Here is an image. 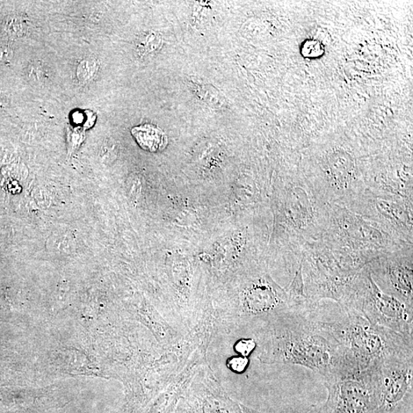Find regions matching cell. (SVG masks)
Wrapping results in <instances>:
<instances>
[{
  "instance_id": "6da1fadb",
  "label": "cell",
  "mask_w": 413,
  "mask_h": 413,
  "mask_svg": "<svg viewBox=\"0 0 413 413\" xmlns=\"http://www.w3.org/2000/svg\"><path fill=\"white\" fill-rule=\"evenodd\" d=\"M317 313L291 311L277 317L262 359L308 368L322 376L351 371L336 339Z\"/></svg>"
},
{
  "instance_id": "7a4b0ae2",
  "label": "cell",
  "mask_w": 413,
  "mask_h": 413,
  "mask_svg": "<svg viewBox=\"0 0 413 413\" xmlns=\"http://www.w3.org/2000/svg\"><path fill=\"white\" fill-rule=\"evenodd\" d=\"M324 323L354 371H365L389 358L413 354V338L369 323L357 314L342 311L338 320Z\"/></svg>"
},
{
  "instance_id": "3957f363",
  "label": "cell",
  "mask_w": 413,
  "mask_h": 413,
  "mask_svg": "<svg viewBox=\"0 0 413 413\" xmlns=\"http://www.w3.org/2000/svg\"><path fill=\"white\" fill-rule=\"evenodd\" d=\"M338 306L345 313L357 314L369 323L413 338V307L383 292L369 264L355 277Z\"/></svg>"
},
{
  "instance_id": "277c9868",
  "label": "cell",
  "mask_w": 413,
  "mask_h": 413,
  "mask_svg": "<svg viewBox=\"0 0 413 413\" xmlns=\"http://www.w3.org/2000/svg\"><path fill=\"white\" fill-rule=\"evenodd\" d=\"M322 241L332 249L358 253L372 261L412 246L398 240L378 224L349 208L330 205Z\"/></svg>"
},
{
  "instance_id": "5b68a950",
  "label": "cell",
  "mask_w": 413,
  "mask_h": 413,
  "mask_svg": "<svg viewBox=\"0 0 413 413\" xmlns=\"http://www.w3.org/2000/svg\"><path fill=\"white\" fill-rule=\"evenodd\" d=\"M371 413H413V354L369 369Z\"/></svg>"
},
{
  "instance_id": "8992f818",
  "label": "cell",
  "mask_w": 413,
  "mask_h": 413,
  "mask_svg": "<svg viewBox=\"0 0 413 413\" xmlns=\"http://www.w3.org/2000/svg\"><path fill=\"white\" fill-rule=\"evenodd\" d=\"M347 208L378 224L398 240L412 244V201L367 190Z\"/></svg>"
},
{
  "instance_id": "52a82bcc",
  "label": "cell",
  "mask_w": 413,
  "mask_h": 413,
  "mask_svg": "<svg viewBox=\"0 0 413 413\" xmlns=\"http://www.w3.org/2000/svg\"><path fill=\"white\" fill-rule=\"evenodd\" d=\"M324 383L328 398L322 413H371L369 369L333 375Z\"/></svg>"
},
{
  "instance_id": "ba28073f",
  "label": "cell",
  "mask_w": 413,
  "mask_h": 413,
  "mask_svg": "<svg viewBox=\"0 0 413 413\" xmlns=\"http://www.w3.org/2000/svg\"><path fill=\"white\" fill-rule=\"evenodd\" d=\"M412 246L390 252L369 264L383 292L413 307Z\"/></svg>"
},
{
  "instance_id": "9c48e42d",
  "label": "cell",
  "mask_w": 413,
  "mask_h": 413,
  "mask_svg": "<svg viewBox=\"0 0 413 413\" xmlns=\"http://www.w3.org/2000/svg\"><path fill=\"white\" fill-rule=\"evenodd\" d=\"M193 403L192 413H259L246 408L221 393L200 394Z\"/></svg>"
},
{
  "instance_id": "30bf717a",
  "label": "cell",
  "mask_w": 413,
  "mask_h": 413,
  "mask_svg": "<svg viewBox=\"0 0 413 413\" xmlns=\"http://www.w3.org/2000/svg\"><path fill=\"white\" fill-rule=\"evenodd\" d=\"M132 134L143 149L153 153L164 149L167 145V137L160 129L154 126L136 127L133 129Z\"/></svg>"
},
{
  "instance_id": "8fae6325",
  "label": "cell",
  "mask_w": 413,
  "mask_h": 413,
  "mask_svg": "<svg viewBox=\"0 0 413 413\" xmlns=\"http://www.w3.org/2000/svg\"><path fill=\"white\" fill-rule=\"evenodd\" d=\"M99 69L96 60L84 59L80 62L77 68V77L81 83H89L95 78Z\"/></svg>"
},
{
  "instance_id": "7c38bea8",
  "label": "cell",
  "mask_w": 413,
  "mask_h": 413,
  "mask_svg": "<svg viewBox=\"0 0 413 413\" xmlns=\"http://www.w3.org/2000/svg\"><path fill=\"white\" fill-rule=\"evenodd\" d=\"M256 345L255 340L250 338L241 339L236 343L235 351L240 354L241 356L248 358L255 351Z\"/></svg>"
},
{
  "instance_id": "4fadbf2b",
  "label": "cell",
  "mask_w": 413,
  "mask_h": 413,
  "mask_svg": "<svg viewBox=\"0 0 413 413\" xmlns=\"http://www.w3.org/2000/svg\"><path fill=\"white\" fill-rule=\"evenodd\" d=\"M323 52L324 49L321 43L316 40L306 42L302 48L303 55L308 57L320 56Z\"/></svg>"
},
{
  "instance_id": "5bb4252c",
  "label": "cell",
  "mask_w": 413,
  "mask_h": 413,
  "mask_svg": "<svg viewBox=\"0 0 413 413\" xmlns=\"http://www.w3.org/2000/svg\"><path fill=\"white\" fill-rule=\"evenodd\" d=\"M249 360L248 358L239 356L232 358L229 360V367L232 371L237 373H242L248 367Z\"/></svg>"
},
{
  "instance_id": "9a60e30c",
  "label": "cell",
  "mask_w": 413,
  "mask_h": 413,
  "mask_svg": "<svg viewBox=\"0 0 413 413\" xmlns=\"http://www.w3.org/2000/svg\"><path fill=\"white\" fill-rule=\"evenodd\" d=\"M160 39H158V36L155 34H150L145 38L142 43L143 48L145 52H153V51L158 48Z\"/></svg>"
},
{
  "instance_id": "2e32d148",
  "label": "cell",
  "mask_w": 413,
  "mask_h": 413,
  "mask_svg": "<svg viewBox=\"0 0 413 413\" xmlns=\"http://www.w3.org/2000/svg\"><path fill=\"white\" fill-rule=\"evenodd\" d=\"M44 74V69H43L40 64H33L31 65L30 68V76L34 80V81H39L43 77Z\"/></svg>"
},
{
  "instance_id": "e0dca14e",
  "label": "cell",
  "mask_w": 413,
  "mask_h": 413,
  "mask_svg": "<svg viewBox=\"0 0 413 413\" xmlns=\"http://www.w3.org/2000/svg\"><path fill=\"white\" fill-rule=\"evenodd\" d=\"M12 56V50L9 48H0V61L9 60Z\"/></svg>"
},
{
  "instance_id": "ac0fdd59",
  "label": "cell",
  "mask_w": 413,
  "mask_h": 413,
  "mask_svg": "<svg viewBox=\"0 0 413 413\" xmlns=\"http://www.w3.org/2000/svg\"><path fill=\"white\" fill-rule=\"evenodd\" d=\"M295 413H322V405H313L301 412Z\"/></svg>"
}]
</instances>
